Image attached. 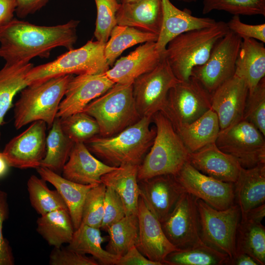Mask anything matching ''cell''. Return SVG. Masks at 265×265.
Masks as SVG:
<instances>
[{
  "instance_id": "cell-6",
  "label": "cell",
  "mask_w": 265,
  "mask_h": 265,
  "mask_svg": "<svg viewBox=\"0 0 265 265\" xmlns=\"http://www.w3.org/2000/svg\"><path fill=\"white\" fill-rule=\"evenodd\" d=\"M105 44L89 40L83 46L69 50L52 61L33 66L26 76L27 86L67 75L105 73L109 69L105 56Z\"/></svg>"
},
{
  "instance_id": "cell-10",
  "label": "cell",
  "mask_w": 265,
  "mask_h": 265,
  "mask_svg": "<svg viewBox=\"0 0 265 265\" xmlns=\"http://www.w3.org/2000/svg\"><path fill=\"white\" fill-rule=\"evenodd\" d=\"M265 136L252 124L242 119L220 131L215 143L244 168L265 163Z\"/></svg>"
},
{
  "instance_id": "cell-3",
  "label": "cell",
  "mask_w": 265,
  "mask_h": 265,
  "mask_svg": "<svg viewBox=\"0 0 265 265\" xmlns=\"http://www.w3.org/2000/svg\"><path fill=\"white\" fill-rule=\"evenodd\" d=\"M227 23L218 21L212 26L180 34L167 45L164 58L176 78L186 81L193 69L204 64L217 42L228 31Z\"/></svg>"
},
{
  "instance_id": "cell-13",
  "label": "cell",
  "mask_w": 265,
  "mask_h": 265,
  "mask_svg": "<svg viewBox=\"0 0 265 265\" xmlns=\"http://www.w3.org/2000/svg\"><path fill=\"white\" fill-rule=\"evenodd\" d=\"M5 146L2 156L9 167L37 168L46 153V123L36 121Z\"/></svg>"
},
{
  "instance_id": "cell-55",
  "label": "cell",
  "mask_w": 265,
  "mask_h": 265,
  "mask_svg": "<svg viewBox=\"0 0 265 265\" xmlns=\"http://www.w3.org/2000/svg\"><path fill=\"white\" fill-rule=\"evenodd\" d=\"M178 0L181 1L185 2H187V3H190V2H195L197 1L198 0Z\"/></svg>"
},
{
  "instance_id": "cell-49",
  "label": "cell",
  "mask_w": 265,
  "mask_h": 265,
  "mask_svg": "<svg viewBox=\"0 0 265 265\" xmlns=\"http://www.w3.org/2000/svg\"><path fill=\"white\" fill-rule=\"evenodd\" d=\"M17 3L16 12L19 18H24L45 6L50 0H15Z\"/></svg>"
},
{
  "instance_id": "cell-18",
  "label": "cell",
  "mask_w": 265,
  "mask_h": 265,
  "mask_svg": "<svg viewBox=\"0 0 265 265\" xmlns=\"http://www.w3.org/2000/svg\"><path fill=\"white\" fill-rule=\"evenodd\" d=\"M248 88L235 75L211 94V108L218 117L220 131L243 119Z\"/></svg>"
},
{
  "instance_id": "cell-16",
  "label": "cell",
  "mask_w": 265,
  "mask_h": 265,
  "mask_svg": "<svg viewBox=\"0 0 265 265\" xmlns=\"http://www.w3.org/2000/svg\"><path fill=\"white\" fill-rule=\"evenodd\" d=\"M114 84L105 73L73 77L59 105L56 117H65L82 111L89 103L104 94Z\"/></svg>"
},
{
  "instance_id": "cell-7",
  "label": "cell",
  "mask_w": 265,
  "mask_h": 265,
  "mask_svg": "<svg viewBox=\"0 0 265 265\" xmlns=\"http://www.w3.org/2000/svg\"><path fill=\"white\" fill-rule=\"evenodd\" d=\"M82 111L96 120L100 128L99 135L103 137L115 135L141 118L135 104L132 84L115 83Z\"/></svg>"
},
{
  "instance_id": "cell-8",
  "label": "cell",
  "mask_w": 265,
  "mask_h": 265,
  "mask_svg": "<svg viewBox=\"0 0 265 265\" xmlns=\"http://www.w3.org/2000/svg\"><path fill=\"white\" fill-rule=\"evenodd\" d=\"M199 236L201 240L230 259L235 255L236 236L241 219L238 206L235 203L229 208L216 210L197 198Z\"/></svg>"
},
{
  "instance_id": "cell-2",
  "label": "cell",
  "mask_w": 265,
  "mask_h": 265,
  "mask_svg": "<svg viewBox=\"0 0 265 265\" xmlns=\"http://www.w3.org/2000/svg\"><path fill=\"white\" fill-rule=\"evenodd\" d=\"M152 118L141 117L115 135H97L84 143L92 154L108 165L116 167L126 164L139 165L156 136V128L150 127Z\"/></svg>"
},
{
  "instance_id": "cell-39",
  "label": "cell",
  "mask_w": 265,
  "mask_h": 265,
  "mask_svg": "<svg viewBox=\"0 0 265 265\" xmlns=\"http://www.w3.org/2000/svg\"><path fill=\"white\" fill-rule=\"evenodd\" d=\"M64 132L74 142H83L100 134L96 120L83 111L60 118Z\"/></svg>"
},
{
  "instance_id": "cell-53",
  "label": "cell",
  "mask_w": 265,
  "mask_h": 265,
  "mask_svg": "<svg viewBox=\"0 0 265 265\" xmlns=\"http://www.w3.org/2000/svg\"><path fill=\"white\" fill-rule=\"evenodd\" d=\"M9 167L6 160L3 158L1 152H0V177L5 174Z\"/></svg>"
},
{
  "instance_id": "cell-42",
  "label": "cell",
  "mask_w": 265,
  "mask_h": 265,
  "mask_svg": "<svg viewBox=\"0 0 265 265\" xmlns=\"http://www.w3.org/2000/svg\"><path fill=\"white\" fill-rule=\"evenodd\" d=\"M106 190V186L101 183L88 191L82 207V223L100 229L104 215Z\"/></svg>"
},
{
  "instance_id": "cell-15",
  "label": "cell",
  "mask_w": 265,
  "mask_h": 265,
  "mask_svg": "<svg viewBox=\"0 0 265 265\" xmlns=\"http://www.w3.org/2000/svg\"><path fill=\"white\" fill-rule=\"evenodd\" d=\"M197 199L190 193L185 192L160 223L165 236L178 249L188 247L201 240Z\"/></svg>"
},
{
  "instance_id": "cell-41",
  "label": "cell",
  "mask_w": 265,
  "mask_h": 265,
  "mask_svg": "<svg viewBox=\"0 0 265 265\" xmlns=\"http://www.w3.org/2000/svg\"><path fill=\"white\" fill-rule=\"evenodd\" d=\"M97 18L94 36L106 44L113 28L117 25L116 14L120 6L117 0H95Z\"/></svg>"
},
{
  "instance_id": "cell-33",
  "label": "cell",
  "mask_w": 265,
  "mask_h": 265,
  "mask_svg": "<svg viewBox=\"0 0 265 265\" xmlns=\"http://www.w3.org/2000/svg\"><path fill=\"white\" fill-rule=\"evenodd\" d=\"M46 137V153L40 166L61 175L75 143L64 132L56 117Z\"/></svg>"
},
{
  "instance_id": "cell-50",
  "label": "cell",
  "mask_w": 265,
  "mask_h": 265,
  "mask_svg": "<svg viewBox=\"0 0 265 265\" xmlns=\"http://www.w3.org/2000/svg\"><path fill=\"white\" fill-rule=\"evenodd\" d=\"M16 7L15 0H0V26L13 18Z\"/></svg>"
},
{
  "instance_id": "cell-21",
  "label": "cell",
  "mask_w": 265,
  "mask_h": 265,
  "mask_svg": "<svg viewBox=\"0 0 265 265\" xmlns=\"http://www.w3.org/2000/svg\"><path fill=\"white\" fill-rule=\"evenodd\" d=\"M188 162L201 173L221 181L235 183L241 166L215 142L189 153Z\"/></svg>"
},
{
  "instance_id": "cell-19",
  "label": "cell",
  "mask_w": 265,
  "mask_h": 265,
  "mask_svg": "<svg viewBox=\"0 0 265 265\" xmlns=\"http://www.w3.org/2000/svg\"><path fill=\"white\" fill-rule=\"evenodd\" d=\"M164 52L157 50L156 42H146L117 60L105 74L114 83L132 84L137 78L153 70L161 62L164 58Z\"/></svg>"
},
{
  "instance_id": "cell-45",
  "label": "cell",
  "mask_w": 265,
  "mask_h": 265,
  "mask_svg": "<svg viewBox=\"0 0 265 265\" xmlns=\"http://www.w3.org/2000/svg\"><path fill=\"white\" fill-rule=\"evenodd\" d=\"M51 265H98L94 258L89 257L68 248L54 247L50 255Z\"/></svg>"
},
{
  "instance_id": "cell-34",
  "label": "cell",
  "mask_w": 265,
  "mask_h": 265,
  "mask_svg": "<svg viewBox=\"0 0 265 265\" xmlns=\"http://www.w3.org/2000/svg\"><path fill=\"white\" fill-rule=\"evenodd\" d=\"M159 35L134 27L117 25L112 30L106 43L104 53L109 66L128 48L147 42H156Z\"/></svg>"
},
{
  "instance_id": "cell-23",
  "label": "cell",
  "mask_w": 265,
  "mask_h": 265,
  "mask_svg": "<svg viewBox=\"0 0 265 265\" xmlns=\"http://www.w3.org/2000/svg\"><path fill=\"white\" fill-rule=\"evenodd\" d=\"M162 21L160 32L156 42V48L163 52L168 43L184 32L209 27L216 21L210 18L193 16L188 10H182L174 5L170 0H161Z\"/></svg>"
},
{
  "instance_id": "cell-44",
  "label": "cell",
  "mask_w": 265,
  "mask_h": 265,
  "mask_svg": "<svg viewBox=\"0 0 265 265\" xmlns=\"http://www.w3.org/2000/svg\"><path fill=\"white\" fill-rule=\"evenodd\" d=\"M123 203L118 193L106 186L104 203V215L100 229L107 231L113 224L126 216Z\"/></svg>"
},
{
  "instance_id": "cell-27",
  "label": "cell",
  "mask_w": 265,
  "mask_h": 265,
  "mask_svg": "<svg viewBox=\"0 0 265 265\" xmlns=\"http://www.w3.org/2000/svg\"><path fill=\"white\" fill-rule=\"evenodd\" d=\"M42 179L51 184L63 198L71 216L75 230L81 223L82 210L88 191L98 185H84L68 180L49 169L36 168Z\"/></svg>"
},
{
  "instance_id": "cell-37",
  "label": "cell",
  "mask_w": 265,
  "mask_h": 265,
  "mask_svg": "<svg viewBox=\"0 0 265 265\" xmlns=\"http://www.w3.org/2000/svg\"><path fill=\"white\" fill-rule=\"evenodd\" d=\"M138 231L137 214L125 216L107 230L109 237L106 250L118 257L123 255L130 248L135 246Z\"/></svg>"
},
{
  "instance_id": "cell-31",
  "label": "cell",
  "mask_w": 265,
  "mask_h": 265,
  "mask_svg": "<svg viewBox=\"0 0 265 265\" xmlns=\"http://www.w3.org/2000/svg\"><path fill=\"white\" fill-rule=\"evenodd\" d=\"M36 223L37 232L53 247L68 244L75 231L68 209L56 210L41 215Z\"/></svg>"
},
{
  "instance_id": "cell-47",
  "label": "cell",
  "mask_w": 265,
  "mask_h": 265,
  "mask_svg": "<svg viewBox=\"0 0 265 265\" xmlns=\"http://www.w3.org/2000/svg\"><path fill=\"white\" fill-rule=\"evenodd\" d=\"M230 30L243 38H253L265 42V24L249 25L242 23L238 15H234L226 23Z\"/></svg>"
},
{
  "instance_id": "cell-48",
  "label": "cell",
  "mask_w": 265,
  "mask_h": 265,
  "mask_svg": "<svg viewBox=\"0 0 265 265\" xmlns=\"http://www.w3.org/2000/svg\"><path fill=\"white\" fill-rule=\"evenodd\" d=\"M116 265H161L145 257L135 246L119 257Z\"/></svg>"
},
{
  "instance_id": "cell-30",
  "label": "cell",
  "mask_w": 265,
  "mask_h": 265,
  "mask_svg": "<svg viewBox=\"0 0 265 265\" xmlns=\"http://www.w3.org/2000/svg\"><path fill=\"white\" fill-rule=\"evenodd\" d=\"M33 66L30 62H5L0 69V129L5 114L12 106L14 96L27 86L26 76Z\"/></svg>"
},
{
  "instance_id": "cell-36",
  "label": "cell",
  "mask_w": 265,
  "mask_h": 265,
  "mask_svg": "<svg viewBox=\"0 0 265 265\" xmlns=\"http://www.w3.org/2000/svg\"><path fill=\"white\" fill-rule=\"evenodd\" d=\"M239 253L249 255L259 265L265 264V228L261 222L240 219L235 242V255Z\"/></svg>"
},
{
  "instance_id": "cell-51",
  "label": "cell",
  "mask_w": 265,
  "mask_h": 265,
  "mask_svg": "<svg viewBox=\"0 0 265 265\" xmlns=\"http://www.w3.org/2000/svg\"><path fill=\"white\" fill-rule=\"evenodd\" d=\"M265 216V204L263 203L249 210L241 219L249 222L261 223Z\"/></svg>"
},
{
  "instance_id": "cell-56",
  "label": "cell",
  "mask_w": 265,
  "mask_h": 265,
  "mask_svg": "<svg viewBox=\"0 0 265 265\" xmlns=\"http://www.w3.org/2000/svg\"><path fill=\"white\" fill-rule=\"evenodd\" d=\"M117 0L119 2V0Z\"/></svg>"
},
{
  "instance_id": "cell-22",
  "label": "cell",
  "mask_w": 265,
  "mask_h": 265,
  "mask_svg": "<svg viewBox=\"0 0 265 265\" xmlns=\"http://www.w3.org/2000/svg\"><path fill=\"white\" fill-rule=\"evenodd\" d=\"M116 168L95 158L83 142H77L61 174L64 178L80 184L99 185L102 183V176Z\"/></svg>"
},
{
  "instance_id": "cell-26",
  "label": "cell",
  "mask_w": 265,
  "mask_h": 265,
  "mask_svg": "<svg viewBox=\"0 0 265 265\" xmlns=\"http://www.w3.org/2000/svg\"><path fill=\"white\" fill-rule=\"evenodd\" d=\"M235 75L246 83L252 93L265 76L264 43L253 38H243L236 62Z\"/></svg>"
},
{
  "instance_id": "cell-54",
  "label": "cell",
  "mask_w": 265,
  "mask_h": 265,
  "mask_svg": "<svg viewBox=\"0 0 265 265\" xmlns=\"http://www.w3.org/2000/svg\"><path fill=\"white\" fill-rule=\"evenodd\" d=\"M135 0H120L119 2L121 3H124L130 2L134 1Z\"/></svg>"
},
{
  "instance_id": "cell-11",
  "label": "cell",
  "mask_w": 265,
  "mask_h": 265,
  "mask_svg": "<svg viewBox=\"0 0 265 265\" xmlns=\"http://www.w3.org/2000/svg\"><path fill=\"white\" fill-rule=\"evenodd\" d=\"M241 41V37L229 30L215 45L206 62L193 69L191 76L210 93L234 76Z\"/></svg>"
},
{
  "instance_id": "cell-28",
  "label": "cell",
  "mask_w": 265,
  "mask_h": 265,
  "mask_svg": "<svg viewBox=\"0 0 265 265\" xmlns=\"http://www.w3.org/2000/svg\"><path fill=\"white\" fill-rule=\"evenodd\" d=\"M138 165L126 164L104 175L102 183L113 189L120 197L126 215L137 214L139 191Z\"/></svg>"
},
{
  "instance_id": "cell-25",
  "label": "cell",
  "mask_w": 265,
  "mask_h": 265,
  "mask_svg": "<svg viewBox=\"0 0 265 265\" xmlns=\"http://www.w3.org/2000/svg\"><path fill=\"white\" fill-rule=\"evenodd\" d=\"M235 202L241 216L265 201V163L249 168L241 167L234 183Z\"/></svg>"
},
{
  "instance_id": "cell-1",
  "label": "cell",
  "mask_w": 265,
  "mask_h": 265,
  "mask_svg": "<svg viewBox=\"0 0 265 265\" xmlns=\"http://www.w3.org/2000/svg\"><path fill=\"white\" fill-rule=\"evenodd\" d=\"M79 22L43 26L13 18L0 26V56L7 63H27L35 57H49L56 47L73 49Z\"/></svg>"
},
{
  "instance_id": "cell-12",
  "label": "cell",
  "mask_w": 265,
  "mask_h": 265,
  "mask_svg": "<svg viewBox=\"0 0 265 265\" xmlns=\"http://www.w3.org/2000/svg\"><path fill=\"white\" fill-rule=\"evenodd\" d=\"M179 80L165 58L153 70L137 78L132 83L133 95L140 117L161 111L169 90Z\"/></svg>"
},
{
  "instance_id": "cell-43",
  "label": "cell",
  "mask_w": 265,
  "mask_h": 265,
  "mask_svg": "<svg viewBox=\"0 0 265 265\" xmlns=\"http://www.w3.org/2000/svg\"><path fill=\"white\" fill-rule=\"evenodd\" d=\"M243 119L252 124L265 136V78L248 93Z\"/></svg>"
},
{
  "instance_id": "cell-24",
  "label": "cell",
  "mask_w": 265,
  "mask_h": 265,
  "mask_svg": "<svg viewBox=\"0 0 265 265\" xmlns=\"http://www.w3.org/2000/svg\"><path fill=\"white\" fill-rule=\"evenodd\" d=\"M116 20L118 25L159 35L162 21L161 1L137 0L121 3L117 12Z\"/></svg>"
},
{
  "instance_id": "cell-40",
  "label": "cell",
  "mask_w": 265,
  "mask_h": 265,
  "mask_svg": "<svg viewBox=\"0 0 265 265\" xmlns=\"http://www.w3.org/2000/svg\"><path fill=\"white\" fill-rule=\"evenodd\" d=\"M202 13L223 10L234 15L265 16V0H203Z\"/></svg>"
},
{
  "instance_id": "cell-38",
  "label": "cell",
  "mask_w": 265,
  "mask_h": 265,
  "mask_svg": "<svg viewBox=\"0 0 265 265\" xmlns=\"http://www.w3.org/2000/svg\"><path fill=\"white\" fill-rule=\"evenodd\" d=\"M46 182L34 175L27 182L29 201L36 212L42 215L52 211L68 209L59 192L56 189H50Z\"/></svg>"
},
{
  "instance_id": "cell-4",
  "label": "cell",
  "mask_w": 265,
  "mask_h": 265,
  "mask_svg": "<svg viewBox=\"0 0 265 265\" xmlns=\"http://www.w3.org/2000/svg\"><path fill=\"white\" fill-rule=\"evenodd\" d=\"M152 120L156 126V136L138 166V181L161 175L176 176L188 160L190 152L164 114L158 112Z\"/></svg>"
},
{
  "instance_id": "cell-9",
  "label": "cell",
  "mask_w": 265,
  "mask_h": 265,
  "mask_svg": "<svg viewBox=\"0 0 265 265\" xmlns=\"http://www.w3.org/2000/svg\"><path fill=\"white\" fill-rule=\"evenodd\" d=\"M211 108V94L193 77L179 81L169 91L160 111L175 130L189 124Z\"/></svg>"
},
{
  "instance_id": "cell-52",
  "label": "cell",
  "mask_w": 265,
  "mask_h": 265,
  "mask_svg": "<svg viewBox=\"0 0 265 265\" xmlns=\"http://www.w3.org/2000/svg\"><path fill=\"white\" fill-rule=\"evenodd\" d=\"M228 265H259L250 256L245 253H239L230 259Z\"/></svg>"
},
{
  "instance_id": "cell-14",
  "label": "cell",
  "mask_w": 265,
  "mask_h": 265,
  "mask_svg": "<svg viewBox=\"0 0 265 265\" xmlns=\"http://www.w3.org/2000/svg\"><path fill=\"white\" fill-rule=\"evenodd\" d=\"M175 177L186 192L216 210H225L235 203L234 183L206 175L188 161Z\"/></svg>"
},
{
  "instance_id": "cell-17",
  "label": "cell",
  "mask_w": 265,
  "mask_h": 265,
  "mask_svg": "<svg viewBox=\"0 0 265 265\" xmlns=\"http://www.w3.org/2000/svg\"><path fill=\"white\" fill-rule=\"evenodd\" d=\"M138 182L139 197L160 223L186 192L175 176L172 175L156 176Z\"/></svg>"
},
{
  "instance_id": "cell-29",
  "label": "cell",
  "mask_w": 265,
  "mask_h": 265,
  "mask_svg": "<svg viewBox=\"0 0 265 265\" xmlns=\"http://www.w3.org/2000/svg\"><path fill=\"white\" fill-rule=\"evenodd\" d=\"M175 131L191 153L215 142L220 129L217 115L211 108L193 122Z\"/></svg>"
},
{
  "instance_id": "cell-5",
  "label": "cell",
  "mask_w": 265,
  "mask_h": 265,
  "mask_svg": "<svg viewBox=\"0 0 265 265\" xmlns=\"http://www.w3.org/2000/svg\"><path fill=\"white\" fill-rule=\"evenodd\" d=\"M55 77L22 90L14 109V125L17 130L34 121L45 122L50 129L56 117L59 105L73 77Z\"/></svg>"
},
{
  "instance_id": "cell-35",
  "label": "cell",
  "mask_w": 265,
  "mask_h": 265,
  "mask_svg": "<svg viewBox=\"0 0 265 265\" xmlns=\"http://www.w3.org/2000/svg\"><path fill=\"white\" fill-rule=\"evenodd\" d=\"M230 258L202 240L188 247L171 252L165 257L167 265H228Z\"/></svg>"
},
{
  "instance_id": "cell-20",
  "label": "cell",
  "mask_w": 265,
  "mask_h": 265,
  "mask_svg": "<svg viewBox=\"0 0 265 265\" xmlns=\"http://www.w3.org/2000/svg\"><path fill=\"white\" fill-rule=\"evenodd\" d=\"M137 217L139 231L136 247L150 260L164 265L166 256L178 249L168 240L160 221L148 210L140 197Z\"/></svg>"
},
{
  "instance_id": "cell-46",
  "label": "cell",
  "mask_w": 265,
  "mask_h": 265,
  "mask_svg": "<svg viewBox=\"0 0 265 265\" xmlns=\"http://www.w3.org/2000/svg\"><path fill=\"white\" fill-rule=\"evenodd\" d=\"M9 210L7 194L0 190V265H14V258L9 241L3 237V222L9 216Z\"/></svg>"
},
{
  "instance_id": "cell-32",
  "label": "cell",
  "mask_w": 265,
  "mask_h": 265,
  "mask_svg": "<svg viewBox=\"0 0 265 265\" xmlns=\"http://www.w3.org/2000/svg\"><path fill=\"white\" fill-rule=\"evenodd\" d=\"M103 241L100 228L81 223L75 230L67 248L82 254H90L103 265H116L119 257L104 249Z\"/></svg>"
}]
</instances>
